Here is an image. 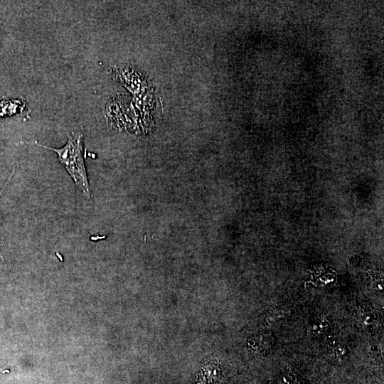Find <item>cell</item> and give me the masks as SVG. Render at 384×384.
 <instances>
[{
  "label": "cell",
  "mask_w": 384,
  "mask_h": 384,
  "mask_svg": "<svg viewBox=\"0 0 384 384\" xmlns=\"http://www.w3.org/2000/svg\"><path fill=\"white\" fill-rule=\"evenodd\" d=\"M38 146L55 151L61 164L69 173L76 186L88 198L91 196L89 182L82 155L83 136L80 133L71 132L66 144L59 149H53L35 142Z\"/></svg>",
  "instance_id": "6da1fadb"
},
{
  "label": "cell",
  "mask_w": 384,
  "mask_h": 384,
  "mask_svg": "<svg viewBox=\"0 0 384 384\" xmlns=\"http://www.w3.org/2000/svg\"><path fill=\"white\" fill-rule=\"evenodd\" d=\"M26 108V103L23 99L3 100L0 102V117L21 114L25 112Z\"/></svg>",
  "instance_id": "7a4b0ae2"
}]
</instances>
